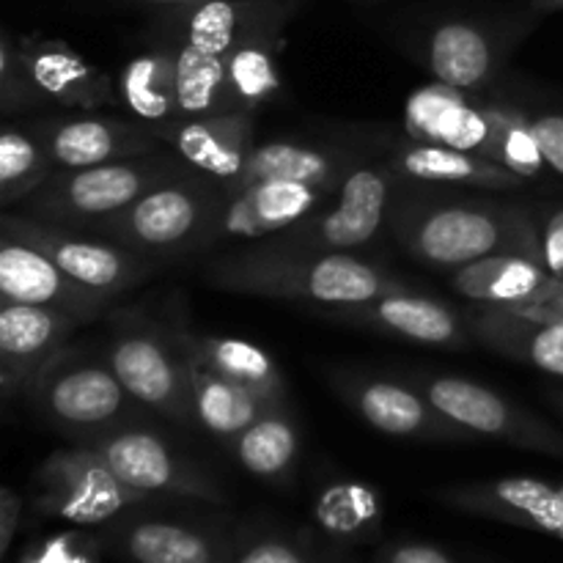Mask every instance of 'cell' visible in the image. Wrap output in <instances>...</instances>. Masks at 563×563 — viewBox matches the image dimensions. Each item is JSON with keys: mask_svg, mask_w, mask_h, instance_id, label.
<instances>
[{"mask_svg": "<svg viewBox=\"0 0 563 563\" xmlns=\"http://www.w3.org/2000/svg\"><path fill=\"white\" fill-rule=\"evenodd\" d=\"M176 341L196 352L209 368H214L223 377L245 385L253 394L264 396L273 405H286V383L280 377L278 366L262 346L229 335H203L187 328L185 322L170 324Z\"/></svg>", "mask_w": 563, "mask_h": 563, "instance_id": "obj_30", "label": "cell"}, {"mask_svg": "<svg viewBox=\"0 0 563 563\" xmlns=\"http://www.w3.org/2000/svg\"><path fill=\"white\" fill-rule=\"evenodd\" d=\"M187 165L165 154H143L132 159L91 165V168L55 170L33 196H27V218L66 229H88L104 218L124 212L143 192L185 174Z\"/></svg>", "mask_w": 563, "mask_h": 563, "instance_id": "obj_3", "label": "cell"}, {"mask_svg": "<svg viewBox=\"0 0 563 563\" xmlns=\"http://www.w3.org/2000/svg\"><path fill=\"white\" fill-rule=\"evenodd\" d=\"M20 47L42 102L66 110H102L121 102L119 82L60 38L22 36Z\"/></svg>", "mask_w": 563, "mask_h": 563, "instance_id": "obj_20", "label": "cell"}, {"mask_svg": "<svg viewBox=\"0 0 563 563\" xmlns=\"http://www.w3.org/2000/svg\"><path fill=\"white\" fill-rule=\"evenodd\" d=\"M130 3H137V5H148V9L168 11V9H181V5L201 3V0H130Z\"/></svg>", "mask_w": 563, "mask_h": 563, "instance_id": "obj_46", "label": "cell"}, {"mask_svg": "<svg viewBox=\"0 0 563 563\" xmlns=\"http://www.w3.org/2000/svg\"><path fill=\"white\" fill-rule=\"evenodd\" d=\"M335 388L346 405L372 429L401 440H467L471 432L456 427L443 416L423 390L405 383L379 377H344L335 379Z\"/></svg>", "mask_w": 563, "mask_h": 563, "instance_id": "obj_14", "label": "cell"}, {"mask_svg": "<svg viewBox=\"0 0 563 563\" xmlns=\"http://www.w3.org/2000/svg\"><path fill=\"white\" fill-rule=\"evenodd\" d=\"M33 484L36 509L71 526H104L148 500L146 495L126 487L88 443L49 454L38 465Z\"/></svg>", "mask_w": 563, "mask_h": 563, "instance_id": "obj_8", "label": "cell"}, {"mask_svg": "<svg viewBox=\"0 0 563 563\" xmlns=\"http://www.w3.org/2000/svg\"><path fill=\"white\" fill-rule=\"evenodd\" d=\"M38 104H42V97L25 69L20 38L11 36V31H3L0 33V113L3 119H11Z\"/></svg>", "mask_w": 563, "mask_h": 563, "instance_id": "obj_38", "label": "cell"}, {"mask_svg": "<svg viewBox=\"0 0 563 563\" xmlns=\"http://www.w3.org/2000/svg\"><path fill=\"white\" fill-rule=\"evenodd\" d=\"M357 165L341 148L306 141H267L253 148L245 170L223 190H245L264 181H302V185L341 187Z\"/></svg>", "mask_w": 563, "mask_h": 563, "instance_id": "obj_27", "label": "cell"}, {"mask_svg": "<svg viewBox=\"0 0 563 563\" xmlns=\"http://www.w3.org/2000/svg\"><path fill=\"white\" fill-rule=\"evenodd\" d=\"M31 126L47 146L55 170L91 168L115 159L143 157L157 152V143H163L148 124L110 119V115L42 119Z\"/></svg>", "mask_w": 563, "mask_h": 563, "instance_id": "obj_16", "label": "cell"}, {"mask_svg": "<svg viewBox=\"0 0 563 563\" xmlns=\"http://www.w3.org/2000/svg\"><path fill=\"white\" fill-rule=\"evenodd\" d=\"M181 352H185L187 374H190L192 418H196V427L212 434L214 440L231 445L253 421H258L273 407V401H267L264 396L253 394L245 385L209 368L187 346H181Z\"/></svg>", "mask_w": 563, "mask_h": 563, "instance_id": "obj_28", "label": "cell"}, {"mask_svg": "<svg viewBox=\"0 0 563 563\" xmlns=\"http://www.w3.org/2000/svg\"><path fill=\"white\" fill-rule=\"evenodd\" d=\"M511 313L533 319V322L553 324V328L563 330V280H555L550 289H544L542 295H537L533 300H528L526 306L515 308Z\"/></svg>", "mask_w": 563, "mask_h": 563, "instance_id": "obj_41", "label": "cell"}, {"mask_svg": "<svg viewBox=\"0 0 563 563\" xmlns=\"http://www.w3.org/2000/svg\"><path fill=\"white\" fill-rule=\"evenodd\" d=\"M291 16H275L242 38L225 58L236 108L256 113L280 93L278 53L284 47V27Z\"/></svg>", "mask_w": 563, "mask_h": 563, "instance_id": "obj_32", "label": "cell"}, {"mask_svg": "<svg viewBox=\"0 0 563 563\" xmlns=\"http://www.w3.org/2000/svg\"><path fill=\"white\" fill-rule=\"evenodd\" d=\"M113 544L130 563H229L231 550L218 533L176 520H130L115 528Z\"/></svg>", "mask_w": 563, "mask_h": 563, "instance_id": "obj_26", "label": "cell"}, {"mask_svg": "<svg viewBox=\"0 0 563 563\" xmlns=\"http://www.w3.org/2000/svg\"><path fill=\"white\" fill-rule=\"evenodd\" d=\"M385 563H454L440 548L421 542H407L399 548H390Z\"/></svg>", "mask_w": 563, "mask_h": 563, "instance_id": "obj_44", "label": "cell"}, {"mask_svg": "<svg viewBox=\"0 0 563 563\" xmlns=\"http://www.w3.org/2000/svg\"><path fill=\"white\" fill-rule=\"evenodd\" d=\"M487 113L495 130V163L506 165L526 181L537 179L548 163H544L537 135H533L531 119L506 104H487Z\"/></svg>", "mask_w": 563, "mask_h": 563, "instance_id": "obj_37", "label": "cell"}, {"mask_svg": "<svg viewBox=\"0 0 563 563\" xmlns=\"http://www.w3.org/2000/svg\"><path fill=\"white\" fill-rule=\"evenodd\" d=\"M561 401H563V396H561Z\"/></svg>", "mask_w": 563, "mask_h": 563, "instance_id": "obj_48", "label": "cell"}, {"mask_svg": "<svg viewBox=\"0 0 563 563\" xmlns=\"http://www.w3.org/2000/svg\"><path fill=\"white\" fill-rule=\"evenodd\" d=\"M124 108L152 130L179 121V91H176V55L170 44H157L126 60L119 77Z\"/></svg>", "mask_w": 563, "mask_h": 563, "instance_id": "obj_31", "label": "cell"}, {"mask_svg": "<svg viewBox=\"0 0 563 563\" xmlns=\"http://www.w3.org/2000/svg\"><path fill=\"white\" fill-rule=\"evenodd\" d=\"M526 25H495L482 16H451L429 27L421 44V64L438 82L460 91L489 86L500 60Z\"/></svg>", "mask_w": 563, "mask_h": 563, "instance_id": "obj_13", "label": "cell"}, {"mask_svg": "<svg viewBox=\"0 0 563 563\" xmlns=\"http://www.w3.org/2000/svg\"><path fill=\"white\" fill-rule=\"evenodd\" d=\"M27 563H93V561L88 559V555L75 553L69 539H55V542L44 544L42 553L27 559Z\"/></svg>", "mask_w": 563, "mask_h": 563, "instance_id": "obj_45", "label": "cell"}, {"mask_svg": "<svg viewBox=\"0 0 563 563\" xmlns=\"http://www.w3.org/2000/svg\"><path fill=\"white\" fill-rule=\"evenodd\" d=\"M80 317L44 306H0V390L11 401L58 355L80 328Z\"/></svg>", "mask_w": 563, "mask_h": 563, "instance_id": "obj_18", "label": "cell"}, {"mask_svg": "<svg viewBox=\"0 0 563 563\" xmlns=\"http://www.w3.org/2000/svg\"><path fill=\"white\" fill-rule=\"evenodd\" d=\"M561 537H563V533H561Z\"/></svg>", "mask_w": 563, "mask_h": 563, "instance_id": "obj_49", "label": "cell"}, {"mask_svg": "<svg viewBox=\"0 0 563 563\" xmlns=\"http://www.w3.org/2000/svg\"><path fill=\"white\" fill-rule=\"evenodd\" d=\"M412 383L449 421H454L465 432L520 445V449L548 451V454L563 451V438L550 423L517 407L506 396L495 394L487 385L465 377H445V374L412 377Z\"/></svg>", "mask_w": 563, "mask_h": 563, "instance_id": "obj_12", "label": "cell"}, {"mask_svg": "<svg viewBox=\"0 0 563 563\" xmlns=\"http://www.w3.org/2000/svg\"><path fill=\"white\" fill-rule=\"evenodd\" d=\"M528 9L537 14H553V11H563V0H528Z\"/></svg>", "mask_w": 563, "mask_h": 563, "instance_id": "obj_47", "label": "cell"}, {"mask_svg": "<svg viewBox=\"0 0 563 563\" xmlns=\"http://www.w3.org/2000/svg\"><path fill=\"white\" fill-rule=\"evenodd\" d=\"M220 190L223 187L212 179L187 168L143 192L124 212L99 220L86 231L152 258L190 256L212 220Z\"/></svg>", "mask_w": 563, "mask_h": 563, "instance_id": "obj_5", "label": "cell"}, {"mask_svg": "<svg viewBox=\"0 0 563 563\" xmlns=\"http://www.w3.org/2000/svg\"><path fill=\"white\" fill-rule=\"evenodd\" d=\"M165 44L174 47L176 55V91H179V121L203 119V115L234 113L236 99L229 82V66L225 58L181 38L165 36Z\"/></svg>", "mask_w": 563, "mask_h": 563, "instance_id": "obj_33", "label": "cell"}, {"mask_svg": "<svg viewBox=\"0 0 563 563\" xmlns=\"http://www.w3.org/2000/svg\"><path fill=\"white\" fill-rule=\"evenodd\" d=\"M203 278L214 289L297 300L313 308L361 306L407 289L379 264L363 262L355 253L280 251L267 242H253L212 258Z\"/></svg>", "mask_w": 563, "mask_h": 563, "instance_id": "obj_1", "label": "cell"}, {"mask_svg": "<svg viewBox=\"0 0 563 563\" xmlns=\"http://www.w3.org/2000/svg\"><path fill=\"white\" fill-rule=\"evenodd\" d=\"M390 170L396 176L427 181V185L476 187V190L493 192L517 190V187L526 185V179L506 165L482 157V154L443 146V143H401L390 154Z\"/></svg>", "mask_w": 563, "mask_h": 563, "instance_id": "obj_24", "label": "cell"}, {"mask_svg": "<svg viewBox=\"0 0 563 563\" xmlns=\"http://www.w3.org/2000/svg\"><path fill=\"white\" fill-rule=\"evenodd\" d=\"M253 115L245 110L234 113L185 119L154 130L159 141L174 148L176 157L196 174L207 176L214 185L229 187L245 170L253 148Z\"/></svg>", "mask_w": 563, "mask_h": 563, "instance_id": "obj_19", "label": "cell"}, {"mask_svg": "<svg viewBox=\"0 0 563 563\" xmlns=\"http://www.w3.org/2000/svg\"><path fill=\"white\" fill-rule=\"evenodd\" d=\"M22 520V500L11 487L0 489V555H9L14 533Z\"/></svg>", "mask_w": 563, "mask_h": 563, "instance_id": "obj_43", "label": "cell"}, {"mask_svg": "<svg viewBox=\"0 0 563 563\" xmlns=\"http://www.w3.org/2000/svg\"><path fill=\"white\" fill-rule=\"evenodd\" d=\"M319 528L333 539H361L379 526L383 500L379 493L361 482L330 484L313 506Z\"/></svg>", "mask_w": 563, "mask_h": 563, "instance_id": "obj_36", "label": "cell"}, {"mask_svg": "<svg viewBox=\"0 0 563 563\" xmlns=\"http://www.w3.org/2000/svg\"><path fill=\"white\" fill-rule=\"evenodd\" d=\"M559 278L548 273L539 258L522 253H498L478 258L467 267L451 273V289L462 300L478 308H500L515 311L555 284Z\"/></svg>", "mask_w": 563, "mask_h": 563, "instance_id": "obj_25", "label": "cell"}, {"mask_svg": "<svg viewBox=\"0 0 563 563\" xmlns=\"http://www.w3.org/2000/svg\"><path fill=\"white\" fill-rule=\"evenodd\" d=\"M110 324L113 335L102 357L135 405L185 427L196 423L185 352L170 324L154 322L130 308L110 313Z\"/></svg>", "mask_w": 563, "mask_h": 563, "instance_id": "obj_6", "label": "cell"}, {"mask_svg": "<svg viewBox=\"0 0 563 563\" xmlns=\"http://www.w3.org/2000/svg\"><path fill=\"white\" fill-rule=\"evenodd\" d=\"M27 396L38 418L75 443H91L130 423L135 401L104 357L66 346L33 377Z\"/></svg>", "mask_w": 563, "mask_h": 563, "instance_id": "obj_4", "label": "cell"}, {"mask_svg": "<svg viewBox=\"0 0 563 563\" xmlns=\"http://www.w3.org/2000/svg\"><path fill=\"white\" fill-rule=\"evenodd\" d=\"M405 126L410 141L443 143L493 159L495 130L487 104L471 102L467 91L454 86L429 82L418 88L405 104Z\"/></svg>", "mask_w": 563, "mask_h": 563, "instance_id": "obj_21", "label": "cell"}, {"mask_svg": "<svg viewBox=\"0 0 563 563\" xmlns=\"http://www.w3.org/2000/svg\"><path fill=\"white\" fill-rule=\"evenodd\" d=\"M322 313L335 322L377 330V333L396 335V339L412 341V344L440 346V350H462L471 344L473 335L467 319L451 311L445 302L416 295L410 289L390 291V295L361 302V306L322 308Z\"/></svg>", "mask_w": 563, "mask_h": 563, "instance_id": "obj_15", "label": "cell"}, {"mask_svg": "<svg viewBox=\"0 0 563 563\" xmlns=\"http://www.w3.org/2000/svg\"><path fill=\"white\" fill-rule=\"evenodd\" d=\"M339 187L302 185V181H264L245 190H220L218 207L196 253L220 245H253L291 229L317 212Z\"/></svg>", "mask_w": 563, "mask_h": 563, "instance_id": "obj_11", "label": "cell"}, {"mask_svg": "<svg viewBox=\"0 0 563 563\" xmlns=\"http://www.w3.org/2000/svg\"><path fill=\"white\" fill-rule=\"evenodd\" d=\"M0 297L20 306H44L80 317L82 322L102 317L110 302L88 295L42 247L0 229Z\"/></svg>", "mask_w": 563, "mask_h": 563, "instance_id": "obj_17", "label": "cell"}, {"mask_svg": "<svg viewBox=\"0 0 563 563\" xmlns=\"http://www.w3.org/2000/svg\"><path fill=\"white\" fill-rule=\"evenodd\" d=\"M473 339L489 350L528 363L553 377H563V330L533 322L500 308H478L467 317Z\"/></svg>", "mask_w": 563, "mask_h": 563, "instance_id": "obj_29", "label": "cell"}, {"mask_svg": "<svg viewBox=\"0 0 563 563\" xmlns=\"http://www.w3.org/2000/svg\"><path fill=\"white\" fill-rule=\"evenodd\" d=\"M0 229L14 231L16 236L42 247L80 289L104 302L135 289L157 269V262L152 256L130 251L119 242L88 234V231L80 234L75 229L44 223V220L27 218V214L5 212Z\"/></svg>", "mask_w": 563, "mask_h": 563, "instance_id": "obj_9", "label": "cell"}, {"mask_svg": "<svg viewBox=\"0 0 563 563\" xmlns=\"http://www.w3.org/2000/svg\"><path fill=\"white\" fill-rule=\"evenodd\" d=\"M396 174L385 165H357L333 201H324L313 214L291 229L269 236L267 245L302 253H352L379 234L388 214Z\"/></svg>", "mask_w": 563, "mask_h": 563, "instance_id": "obj_7", "label": "cell"}, {"mask_svg": "<svg viewBox=\"0 0 563 563\" xmlns=\"http://www.w3.org/2000/svg\"><path fill=\"white\" fill-rule=\"evenodd\" d=\"M542 262L553 278L563 280V209L548 220L542 231Z\"/></svg>", "mask_w": 563, "mask_h": 563, "instance_id": "obj_42", "label": "cell"}, {"mask_svg": "<svg viewBox=\"0 0 563 563\" xmlns=\"http://www.w3.org/2000/svg\"><path fill=\"white\" fill-rule=\"evenodd\" d=\"M231 451L251 476L264 482L289 476L300 451L295 418L289 416L286 405H273L231 443Z\"/></svg>", "mask_w": 563, "mask_h": 563, "instance_id": "obj_34", "label": "cell"}, {"mask_svg": "<svg viewBox=\"0 0 563 563\" xmlns=\"http://www.w3.org/2000/svg\"><path fill=\"white\" fill-rule=\"evenodd\" d=\"M55 165L33 126L5 124L0 135V203L11 209L38 190Z\"/></svg>", "mask_w": 563, "mask_h": 563, "instance_id": "obj_35", "label": "cell"}, {"mask_svg": "<svg viewBox=\"0 0 563 563\" xmlns=\"http://www.w3.org/2000/svg\"><path fill=\"white\" fill-rule=\"evenodd\" d=\"M302 0H201L163 11L165 36L181 38L203 53L229 58L231 49L275 16H291Z\"/></svg>", "mask_w": 563, "mask_h": 563, "instance_id": "obj_22", "label": "cell"}, {"mask_svg": "<svg viewBox=\"0 0 563 563\" xmlns=\"http://www.w3.org/2000/svg\"><path fill=\"white\" fill-rule=\"evenodd\" d=\"M88 445L102 456L104 465L126 487L146 495V498L170 495V498L223 504V489L212 482V476L192 465L163 434L152 432V429L124 423V427L91 440Z\"/></svg>", "mask_w": 563, "mask_h": 563, "instance_id": "obj_10", "label": "cell"}, {"mask_svg": "<svg viewBox=\"0 0 563 563\" xmlns=\"http://www.w3.org/2000/svg\"><path fill=\"white\" fill-rule=\"evenodd\" d=\"M531 126L548 168L563 176V113L533 115Z\"/></svg>", "mask_w": 563, "mask_h": 563, "instance_id": "obj_40", "label": "cell"}, {"mask_svg": "<svg viewBox=\"0 0 563 563\" xmlns=\"http://www.w3.org/2000/svg\"><path fill=\"white\" fill-rule=\"evenodd\" d=\"M229 563H311V559L286 539H258L251 548L231 555Z\"/></svg>", "mask_w": 563, "mask_h": 563, "instance_id": "obj_39", "label": "cell"}, {"mask_svg": "<svg viewBox=\"0 0 563 563\" xmlns=\"http://www.w3.org/2000/svg\"><path fill=\"white\" fill-rule=\"evenodd\" d=\"M396 236L416 262L451 273L498 253H522L542 262V236L515 207L407 203L396 218Z\"/></svg>", "mask_w": 563, "mask_h": 563, "instance_id": "obj_2", "label": "cell"}, {"mask_svg": "<svg viewBox=\"0 0 563 563\" xmlns=\"http://www.w3.org/2000/svg\"><path fill=\"white\" fill-rule=\"evenodd\" d=\"M440 498L471 515L493 517L509 526L533 528L542 533H563V489L550 487L539 478H500V482L473 484V487L443 489Z\"/></svg>", "mask_w": 563, "mask_h": 563, "instance_id": "obj_23", "label": "cell"}]
</instances>
